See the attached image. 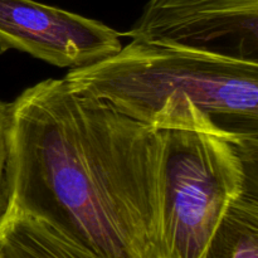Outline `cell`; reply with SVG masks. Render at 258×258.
Instances as JSON below:
<instances>
[{"label": "cell", "instance_id": "obj_1", "mask_svg": "<svg viewBox=\"0 0 258 258\" xmlns=\"http://www.w3.org/2000/svg\"><path fill=\"white\" fill-rule=\"evenodd\" d=\"M12 173L13 213L103 258H164L161 130L44 80L13 101Z\"/></svg>", "mask_w": 258, "mask_h": 258}, {"label": "cell", "instance_id": "obj_9", "mask_svg": "<svg viewBox=\"0 0 258 258\" xmlns=\"http://www.w3.org/2000/svg\"><path fill=\"white\" fill-rule=\"evenodd\" d=\"M0 258H4V257H3V256H2V254H0Z\"/></svg>", "mask_w": 258, "mask_h": 258}, {"label": "cell", "instance_id": "obj_3", "mask_svg": "<svg viewBox=\"0 0 258 258\" xmlns=\"http://www.w3.org/2000/svg\"><path fill=\"white\" fill-rule=\"evenodd\" d=\"M161 133L164 258H201L229 206L257 181V151L208 133Z\"/></svg>", "mask_w": 258, "mask_h": 258}, {"label": "cell", "instance_id": "obj_7", "mask_svg": "<svg viewBox=\"0 0 258 258\" xmlns=\"http://www.w3.org/2000/svg\"><path fill=\"white\" fill-rule=\"evenodd\" d=\"M201 258H258L257 181L229 206Z\"/></svg>", "mask_w": 258, "mask_h": 258}, {"label": "cell", "instance_id": "obj_2", "mask_svg": "<svg viewBox=\"0 0 258 258\" xmlns=\"http://www.w3.org/2000/svg\"><path fill=\"white\" fill-rule=\"evenodd\" d=\"M64 80L156 130L208 133L258 149L256 62L133 39Z\"/></svg>", "mask_w": 258, "mask_h": 258}, {"label": "cell", "instance_id": "obj_6", "mask_svg": "<svg viewBox=\"0 0 258 258\" xmlns=\"http://www.w3.org/2000/svg\"><path fill=\"white\" fill-rule=\"evenodd\" d=\"M4 258H103L40 219L13 213L0 231Z\"/></svg>", "mask_w": 258, "mask_h": 258}, {"label": "cell", "instance_id": "obj_8", "mask_svg": "<svg viewBox=\"0 0 258 258\" xmlns=\"http://www.w3.org/2000/svg\"><path fill=\"white\" fill-rule=\"evenodd\" d=\"M13 102L0 100V231L13 213Z\"/></svg>", "mask_w": 258, "mask_h": 258}, {"label": "cell", "instance_id": "obj_4", "mask_svg": "<svg viewBox=\"0 0 258 258\" xmlns=\"http://www.w3.org/2000/svg\"><path fill=\"white\" fill-rule=\"evenodd\" d=\"M126 35L258 63V0H150Z\"/></svg>", "mask_w": 258, "mask_h": 258}, {"label": "cell", "instance_id": "obj_5", "mask_svg": "<svg viewBox=\"0 0 258 258\" xmlns=\"http://www.w3.org/2000/svg\"><path fill=\"white\" fill-rule=\"evenodd\" d=\"M121 48L120 33L98 20L34 0H0V52L15 49L76 70Z\"/></svg>", "mask_w": 258, "mask_h": 258}]
</instances>
